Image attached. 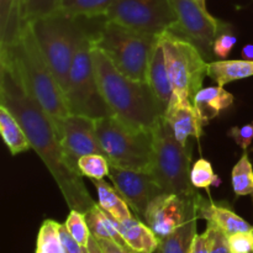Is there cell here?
<instances>
[{"label":"cell","instance_id":"7c38bea8","mask_svg":"<svg viewBox=\"0 0 253 253\" xmlns=\"http://www.w3.org/2000/svg\"><path fill=\"white\" fill-rule=\"evenodd\" d=\"M199 198L198 192L192 197L161 193L150 203L143 220L158 239H165L177 231L190 215L197 211Z\"/></svg>","mask_w":253,"mask_h":253},{"label":"cell","instance_id":"d6986e66","mask_svg":"<svg viewBox=\"0 0 253 253\" xmlns=\"http://www.w3.org/2000/svg\"><path fill=\"white\" fill-rule=\"evenodd\" d=\"M232 103L234 95L221 85L202 88L193 99V104L204 124L219 116V114L231 106Z\"/></svg>","mask_w":253,"mask_h":253},{"label":"cell","instance_id":"52a82bcc","mask_svg":"<svg viewBox=\"0 0 253 253\" xmlns=\"http://www.w3.org/2000/svg\"><path fill=\"white\" fill-rule=\"evenodd\" d=\"M153 133L152 175L163 193H174L180 197H192L197 188L190 182L192 148L183 146L175 138L165 116L158 120Z\"/></svg>","mask_w":253,"mask_h":253},{"label":"cell","instance_id":"484cf974","mask_svg":"<svg viewBox=\"0 0 253 253\" xmlns=\"http://www.w3.org/2000/svg\"><path fill=\"white\" fill-rule=\"evenodd\" d=\"M115 0H62L61 11L74 17L101 19Z\"/></svg>","mask_w":253,"mask_h":253},{"label":"cell","instance_id":"7bdbcfd3","mask_svg":"<svg viewBox=\"0 0 253 253\" xmlns=\"http://www.w3.org/2000/svg\"><path fill=\"white\" fill-rule=\"evenodd\" d=\"M35 253H44V252L41 251V250H40V249H36V252H35Z\"/></svg>","mask_w":253,"mask_h":253},{"label":"cell","instance_id":"30bf717a","mask_svg":"<svg viewBox=\"0 0 253 253\" xmlns=\"http://www.w3.org/2000/svg\"><path fill=\"white\" fill-rule=\"evenodd\" d=\"M103 19L156 36L178 22L170 0H115Z\"/></svg>","mask_w":253,"mask_h":253},{"label":"cell","instance_id":"44dd1931","mask_svg":"<svg viewBox=\"0 0 253 253\" xmlns=\"http://www.w3.org/2000/svg\"><path fill=\"white\" fill-rule=\"evenodd\" d=\"M0 132L7 150L12 156L26 152L31 148V143L24 127L20 125L14 114L1 104H0Z\"/></svg>","mask_w":253,"mask_h":253},{"label":"cell","instance_id":"ba28073f","mask_svg":"<svg viewBox=\"0 0 253 253\" xmlns=\"http://www.w3.org/2000/svg\"><path fill=\"white\" fill-rule=\"evenodd\" d=\"M173 89L172 98L193 101L209 73V62L197 44L173 30L158 35Z\"/></svg>","mask_w":253,"mask_h":253},{"label":"cell","instance_id":"ac0fdd59","mask_svg":"<svg viewBox=\"0 0 253 253\" xmlns=\"http://www.w3.org/2000/svg\"><path fill=\"white\" fill-rule=\"evenodd\" d=\"M118 229L131 250L138 253H155L160 246V239L150 226L135 216L125 221H116Z\"/></svg>","mask_w":253,"mask_h":253},{"label":"cell","instance_id":"9c48e42d","mask_svg":"<svg viewBox=\"0 0 253 253\" xmlns=\"http://www.w3.org/2000/svg\"><path fill=\"white\" fill-rule=\"evenodd\" d=\"M66 100L69 114L88 116L94 120L113 115L99 88L91 58V34L88 32L81 40L74 54Z\"/></svg>","mask_w":253,"mask_h":253},{"label":"cell","instance_id":"2e32d148","mask_svg":"<svg viewBox=\"0 0 253 253\" xmlns=\"http://www.w3.org/2000/svg\"><path fill=\"white\" fill-rule=\"evenodd\" d=\"M198 216L199 219H204L208 224L214 225L227 236L253 229L252 225L237 215L231 208L204 199L202 195L198 200Z\"/></svg>","mask_w":253,"mask_h":253},{"label":"cell","instance_id":"4dcf8cb0","mask_svg":"<svg viewBox=\"0 0 253 253\" xmlns=\"http://www.w3.org/2000/svg\"><path fill=\"white\" fill-rule=\"evenodd\" d=\"M190 182H192L193 187L197 189L209 190L210 187H219L221 180L212 170L211 163L202 158L192 166Z\"/></svg>","mask_w":253,"mask_h":253},{"label":"cell","instance_id":"e575fe53","mask_svg":"<svg viewBox=\"0 0 253 253\" xmlns=\"http://www.w3.org/2000/svg\"><path fill=\"white\" fill-rule=\"evenodd\" d=\"M229 136L236 142L237 146L246 151L253 141V121L242 126H234L230 128Z\"/></svg>","mask_w":253,"mask_h":253},{"label":"cell","instance_id":"f6af8a7d","mask_svg":"<svg viewBox=\"0 0 253 253\" xmlns=\"http://www.w3.org/2000/svg\"><path fill=\"white\" fill-rule=\"evenodd\" d=\"M85 252H86V251H85Z\"/></svg>","mask_w":253,"mask_h":253},{"label":"cell","instance_id":"5bb4252c","mask_svg":"<svg viewBox=\"0 0 253 253\" xmlns=\"http://www.w3.org/2000/svg\"><path fill=\"white\" fill-rule=\"evenodd\" d=\"M108 177L131 210L142 220L153 198L163 193L152 173L124 169L110 165Z\"/></svg>","mask_w":253,"mask_h":253},{"label":"cell","instance_id":"cb8c5ba5","mask_svg":"<svg viewBox=\"0 0 253 253\" xmlns=\"http://www.w3.org/2000/svg\"><path fill=\"white\" fill-rule=\"evenodd\" d=\"M198 219L197 209L177 231L160 240L157 253H190L192 241L197 234Z\"/></svg>","mask_w":253,"mask_h":253},{"label":"cell","instance_id":"f546056e","mask_svg":"<svg viewBox=\"0 0 253 253\" xmlns=\"http://www.w3.org/2000/svg\"><path fill=\"white\" fill-rule=\"evenodd\" d=\"M58 222L44 220L37 236V246L44 253H66L58 232Z\"/></svg>","mask_w":253,"mask_h":253},{"label":"cell","instance_id":"ab89813d","mask_svg":"<svg viewBox=\"0 0 253 253\" xmlns=\"http://www.w3.org/2000/svg\"><path fill=\"white\" fill-rule=\"evenodd\" d=\"M85 251H86V253H104L103 251H101L98 241H96V239L93 236V235L90 236V240H89V244H88V246H86Z\"/></svg>","mask_w":253,"mask_h":253},{"label":"cell","instance_id":"d590c367","mask_svg":"<svg viewBox=\"0 0 253 253\" xmlns=\"http://www.w3.org/2000/svg\"><path fill=\"white\" fill-rule=\"evenodd\" d=\"M212 236H214V226L208 224L207 230L203 234H195L190 246V253H211Z\"/></svg>","mask_w":253,"mask_h":253},{"label":"cell","instance_id":"60d3db41","mask_svg":"<svg viewBox=\"0 0 253 253\" xmlns=\"http://www.w3.org/2000/svg\"><path fill=\"white\" fill-rule=\"evenodd\" d=\"M241 54L244 57V59H253V44H245L241 51Z\"/></svg>","mask_w":253,"mask_h":253},{"label":"cell","instance_id":"5b68a950","mask_svg":"<svg viewBox=\"0 0 253 253\" xmlns=\"http://www.w3.org/2000/svg\"><path fill=\"white\" fill-rule=\"evenodd\" d=\"M84 17H74L59 10L56 14L31 22L37 42L54 78L66 95L68 76L78 44L86 30Z\"/></svg>","mask_w":253,"mask_h":253},{"label":"cell","instance_id":"8d00e7d4","mask_svg":"<svg viewBox=\"0 0 253 253\" xmlns=\"http://www.w3.org/2000/svg\"><path fill=\"white\" fill-rule=\"evenodd\" d=\"M58 232H59V237H61L62 245H63L64 252L66 253H86L85 249L81 246L76 240L73 239L71 234L67 230L66 225L64 224H59L58 225Z\"/></svg>","mask_w":253,"mask_h":253},{"label":"cell","instance_id":"f35d334b","mask_svg":"<svg viewBox=\"0 0 253 253\" xmlns=\"http://www.w3.org/2000/svg\"><path fill=\"white\" fill-rule=\"evenodd\" d=\"M99 246H100L101 251L104 253H138L135 252L133 250L128 249V247L121 246V245L116 244L113 240L108 239H96Z\"/></svg>","mask_w":253,"mask_h":253},{"label":"cell","instance_id":"e0dca14e","mask_svg":"<svg viewBox=\"0 0 253 253\" xmlns=\"http://www.w3.org/2000/svg\"><path fill=\"white\" fill-rule=\"evenodd\" d=\"M146 82L152 89L157 100L160 101L161 105L166 110L173 96V89L172 84H170L169 74H168L167 63H166L165 52H163V47L160 39H157V42L155 43L152 53H151Z\"/></svg>","mask_w":253,"mask_h":253},{"label":"cell","instance_id":"3957f363","mask_svg":"<svg viewBox=\"0 0 253 253\" xmlns=\"http://www.w3.org/2000/svg\"><path fill=\"white\" fill-rule=\"evenodd\" d=\"M91 58L99 88L114 116L128 126L151 131L165 115V108L147 82L121 73L91 39Z\"/></svg>","mask_w":253,"mask_h":253},{"label":"cell","instance_id":"83f0119b","mask_svg":"<svg viewBox=\"0 0 253 253\" xmlns=\"http://www.w3.org/2000/svg\"><path fill=\"white\" fill-rule=\"evenodd\" d=\"M62 0H19L20 15L24 24H31L61 10Z\"/></svg>","mask_w":253,"mask_h":253},{"label":"cell","instance_id":"836d02e7","mask_svg":"<svg viewBox=\"0 0 253 253\" xmlns=\"http://www.w3.org/2000/svg\"><path fill=\"white\" fill-rule=\"evenodd\" d=\"M231 253H253V229L227 236Z\"/></svg>","mask_w":253,"mask_h":253},{"label":"cell","instance_id":"7a4b0ae2","mask_svg":"<svg viewBox=\"0 0 253 253\" xmlns=\"http://www.w3.org/2000/svg\"><path fill=\"white\" fill-rule=\"evenodd\" d=\"M0 64L9 67L25 90L51 119L56 133L69 115L66 95L54 78L37 42L31 24L24 25L9 46L0 48Z\"/></svg>","mask_w":253,"mask_h":253},{"label":"cell","instance_id":"603a6c76","mask_svg":"<svg viewBox=\"0 0 253 253\" xmlns=\"http://www.w3.org/2000/svg\"><path fill=\"white\" fill-rule=\"evenodd\" d=\"M86 222L90 229L91 235L95 239H108L113 240L121 246L128 247L124 241L120 231L116 225V220L113 219L105 210L100 208V205L95 204L85 212ZM130 249V247H128Z\"/></svg>","mask_w":253,"mask_h":253},{"label":"cell","instance_id":"277c9868","mask_svg":"<svg viewBox=\"0 0 253 253\" xmlns=\"http://www.w3.org/2000/svg\"><path fill=\"white\" fill-rule=\"evenodd\" d=\"M91 39L121 73L135 81L146 82L148 62L158 36L103 19Z\"/></svg>","mask_w":253,"mask_h":253},{"label":"cell","instance_id":"ffe728a7","mask_svg":"<svg viewBox=\"0 0 253 253\" xmlns=\"http://www.w3.org/2000/svg\"><path fill=\"white\" fill-rule=\"evenodd\" d=\"M208 77L217 85L253 77V59H221L209 63Z\"/></svg>","mask_w":253,"mask_h":253},{"label":"cell","instance_id":"1f68e13d","mask_svg":"<svg viewBox=\"0 0 253 253\" xmlns=\"http://www.w3.org/2000/svg\"><path fill=\"white\" fill-rule=\"evenodd\" d=\"M64 225H66L69 234L73 236V239L83 249H86V246L89 244V240H90L91 232L88 226V222H86L85 214L79 211V210L71 209Z\"/></svg>","mask_w":253,"mask_h":253},{"label":"cell","instance_id":"f1b7e54d","mask_svg":"<svg viewBox=\"0 0 253 253\" xmlns=\"http://www.w3.org/2000/svg\"><path fill=\"white\" fill-rule=\"evenodd\" d=\"M78 169L82 177H86L89 179H104L109 175L110 162L108 158L99 153L86 155L79 158Z\"/></svg>","mask_w":253,"mask_h":253},{"label":"cell","instance_id":"b9f144b4","mask_svg":"<svg viewBox=\"0 0 253 253\" xmlns=\"http://www.w3.org/2000/svg\"><path fill=\"white\" fill-rule=\"evenodd\" d=\"M195 1H197L198 4H199L200 6L203 7V9L208 10V9H207V0H195Z\"/></svg>","mask_w":253,"mask_h":253},{"label":"cell","instance_id":"d6a6232c","mask_svg":"<svg viewBox=\"0 0 253 253\" xmlns=\"http://www.w3.org/2000/svg\"><path fill=\"white\" fill-rule=\"evenodd\" d=\"M236 42V36L230 31V29H227V25L224 22L212 44V53L221 59H225L232 51Z\"/></svg>","mask_w":253,"mask_h":253},{"label":"cell","instance_id":"8992f818","mask_svg":"<svg viewBox=\"0 0 253 253\" xmlns=\"http://www.w3.org/2000/svg\"><path fill=\"white\" fill-rule=\"evenodd\" d=\"M95 128L110 165L136 172H152V130L135 128L114 115L96 119Z\"/></svg>","mask_w":253,"mask_h":253},{"label":"cell","instance_id":"9a60e30c","mask_svg":"<svg viewBox=\"0 0 253 253\" xmlns=\"http://www.w3.org/2000/svg\"><path fill=\"white\" fill-rule=\"evenodd\" d=\"M165 119L172 127L175 138L183 146H188V138L199 140L205 125L193 101L185 99H170L165 111Z\"/></svg>","mask_w":253,"mask_h":253},{"label":"cell","instance_id":"6da1fadb","mask_svg":"<svg viewBox=\"0 0 253 253\" xmlns=\"http://www.w3.org/2000/svg\"><path fill=\"white\" fill-rule=\"evenodd\" d=\"M0 104L6 106L24 127L31 148L56 180L68 207L85 214L96 203L86 190L82 175L67 163L49 116L5 64H0Z\"/></svg>","mask_w":253,"mask_h":253},{"label":"cell","instance_id":"4316f807","mask_svg":"<svg viewBox=\"0 0 253 253\" xmlns=\"http://www.w3.org/2000/svg\"><path fill=\"white\" fill-rule=\"evenodd\" d=\"M231 182L232 189L237 197H253V166L246 151L239 162L234 166Z\"/></svg>","mask_w":253,"mask_h":253},{"label":"cell","instance_id":"d4e9b609","mask_svg":"<svg viewBox=\"0 0 253 253\" xmlns=\"http://www.w3.org/2000/svg\"><path fill=\"white\" fill-rule=\"evenodd\" d=\"M24 25L19 0H0V48L9 46Z\"/></svg>","mask_w":253,"mask_h":253},{"label":"cell","instance_id":"4fadbf2b","mask_svg":"<svg viewBox=\"0 0 253 253\" xmlns=\"http://www.w3.org/2000/svg\"><path fill=\"white\" fill-rule=\"evenodd\" d=\"M57 136L67 163L78 174H81L78 169L79 158L93 153L105 156L96 135L95 120L88 116L69 114L59 125Z\"/></svg>","mask_w":253,"mask_h":253},{"label":"cell","instance_id":"7402d4cb","mask_svg":"<svg viewBox=\"0 0 253 253\" xmlns=\"http://www.w3.org/2000/svg\"><path fill=\"white\" fill-rule=\"evenodd\" d=\"M98 194V204L103 210H105L113 219L121 222L133 217L130 207L120 195V193L114 187L109 185L104 179H91Z\"/></svg>","mask_w":253,"mask_h":253},{"label":"cell","instance_id":"ee69618b","mask_svg":"<svg viewBox=\"0 0 253 253\" xmlns=\"http://www.w3.org/2000/svg\"><path fill=\"white\" fill-rule=\"evenodd\" d=\"M155 253H157V252H155Z\"/></svg>","mask_w":253,"mask_h":253},{"label":"cell","instance_id":"74e56055","mask_svg":"<svg viewBox=\"0 0 253 253\" xmlns=\"http://www.w3.org/2000/svg\"><path fill=\"white\" fill-rule=\"evenodd\" d=\"M212 226H214V225H212ZM211 253H231L229 246V240H227V235L224 234L221 230H219L215 226L214 236H212Z\"/></svg>","mask_w":253,"mask_h":253},{"label":"cell","instance_id":"8fae6325","mask_svg":"<svg viewBox=\"0 0 253 253\" xmlns=\"http://www.w3.org/2000/svg\"><path fill=\"white\" fill-rule=\"evenodd\" d=\"M170 2L178 20L173 31L189 39L205 57H209L224 22L203 9L195 0H170Z\"/></svg>","mask_w":253,"mask_h":253}]
</instances>
